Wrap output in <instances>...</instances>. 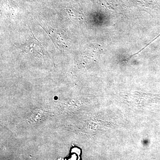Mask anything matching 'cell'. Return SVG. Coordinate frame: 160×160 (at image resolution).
Listing matches in <instances>:
<instances>
[{"label": "cell", "mask_w": 160, "mask_h": 160, "mask_svg": "<svg viewBox=\"0 0 160 160\" xmlns=\"http://www.w3.org/2000/svg\"><path fill=\"white\" fill-rule=\"evenodd\" d=\"M19 48L22 49L26 53H34L39 55L44 54V48L41 43L33 36L30 38L29 40L26 41L24 45L19 46Z\"/></svg>", "instance_id": "6da1fadb"}]
</instances>
